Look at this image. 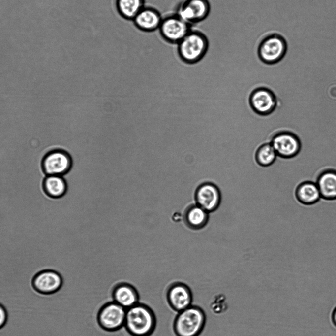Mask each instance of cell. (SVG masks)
Listing matches in <instances>:
<instances>
[{
    "mask_svg": "<svg viewBox=\"0 0 336 336\" xmlns=\"http://www.w3.org/2000/svg\"><path fill=\"white\" fill-rule=\"evenodd\" d=\"M287 50L285 37L277 33H270L260 40L257 49L259 60L264 64L273 65L277 64L284 57Z\"/></svg>",
    "mask_w": 336,
    "mask_h": 336,
    "instance_id": "4",
    "label": "cell"
},
{
    "mask_svg": "<svg viewBox=\"0 0 336 336\" xmlns=\"http://www.w3.org/2000/svg\"><path fill=\"white\" fill-rule=\"evenodd\" d=\"M278 156L270 142L263 143L256 149L254 159L256 163L261 167L267 168L272 166Z\"/></svg>",
    "mask_w": 336,
    "mask_h": 336,
    "instance_id": "20",
    "label": "cell"
},
{
    "mask_svg": "<svg viewBox=\"0 0 336 336\" xmlns=\"http://www.w3.org/2000/svg\"><path fill=\"white\" fill-rule=\"evenodd\" d=\"M61 275L58 272L46 269L36 273L32 280V286L38 293L50 295L58 291L62 285Z\"/></svg>",
    "mask_w": 336,
    "mask_h": 336,
    "instance_id": "12",
    "label": "cell"
},
{
    "mask_svg": "<svg viewBox=\"0 0 336 336\" xmlns=\"http://www.w3.org/2000/svg\"><path fill=\"white\" fill-rule=\"evenodd\" d=\"M206 317L199 306L191 305L177 313L173 323L176 336H199L203 331Z\"/></svg>",
    "mask_w": 336,
    "mask_h": 336,
    "instance_id": "3",
    "label": "cell"
},
{
    "mask_svg": "<svg viewBox=\"0 0 336 336\" xmlns=\"http://www.w3.org/2000/svg\"><path fill=\"white\" fill-rule=\"evenodd\" d=\"M210 309L214 314L221 315L224 313L228 308L225 296L223 294L215 295L210 303Z\"/></svg>",
    "mask_w": 336,
    "mask_h": 336,
    "instance_id": "22",
    "label": "cell"
},
{
    "mask_svg": "<svg viewBox=\"0 0 336 336\" xmlns=\"http://www.w3.org/2000/svg\"><path fill=\"white\" fill-rule=\"evenodd\" d=\"M126 309L116 302H108L99 310L97 320L103 330L114 332L124 326Z\"/></svg>",
    "mask_w": 336,
    "mask_h": 336,
    "instance_id": "7",
    "label": "cell"
},
{
    "mask_svg": "<svg viewBox=\"0 0 336 336\" xmlns=\"http://www.w3.org/2000/svg\"><path fill=\"white\" fill-rule=\"evenodd\" d=\"M321 198L326 201L336 200V170L327 168L322 170L315 181Z\"/></svg>",
    "mask_w": 336,
    "mask_h": 336,
    "instance_id": "16",
    "label": "cell"
},
{
    "mask_svg": "<svg viewBox=\"0 0 336 336\" xmlns=\"http://www.w3.org/2000/svg\"><path fill=\"white\" fill-rule=\"evenodd\" d=\"M67 182L62 176L47 175L43 179L42 187L48 197L57 199L62 198L67 191Z\"/></svg>",
    "mask_w": 336,
    "mask_h": 336,
    "instance_id": "18",
    "label": "cell"
},
{
    "mask_svg": "<svg viewBox=\"0 0 336 336\" xmlns=\"http://www.w3.org/2000/svg\"><path fill=\"white\" fill-rule=\"evenodd\" d=\"M163 16L156 8L145 5L138 13L132 21L139 30L150 33L158 29Z\"/></svg>",
    "mask_w": 336,
    "mask_h": 336,
    "instance_id": "14",
    "label": "cell"
},
{
    "mask_svg": "<svg viewBox=\"0 0 336 336\" xmlns=\"http://www.w3.org/2000/svg\"><path fill=\"white\" fill-rule=\"evenodd\" d=\"M166 299L169 307L178 313L192 305L193 295L187 285L183 282H176L168 288Z\"/></svg>",
    "mask_w": 336,
    "mask_h": 336,
    "instance_id": "11",
    "label": "cell"
},
{
    "mask_svg": "<svg viewBox=\"0 0 336 336\" xmlns=\"http://www.w3.org/2000/svg\"><path fill=\"white\" fill-rule=\"evenodd\" d=\"M208 39L202 31L192 29L177 44V53L184 63L192 65L200 62L206 54Z\"/></svg>",
    "mask_w": 336,
    "mask_h": 336,
    "instance_id": "2",
    "label": "cell"
},
{
    "mask_svg": "<svg viewBox=\"0 0 336 336\" xmlns=\"http://www.w3.org/2000/svg\"><path fill=\"white\" fill-rule=\"evenodd\" d=\"M208 213L198 205L191 206L186 212L185 221L191 228L201 229L204 227L208 222Z\"/></svg>",
    "mask_w": 336,
    "mask_h": 336,
    "instance_id": "21",
    "label": "cell"
},
{
    "mask_svg": "<svg viewBox=\"0 0 336 336\" xmlns=\"http://www.w3.org/2000/svg\"><path fill=\"white\" fill-rule=\"evenodd\" d=\"M0 327L2 328L5 325L8 318L7 312L5 307L2 304L0 306Z\"/></svg>",
    "mask_w": 336,
    "mask_h": 336,
    "instance_id": "23",
    "label": "cell"
},
{
    "mask_svg": "<svg viewBox=\"0 0 336 336\" xmlns=\"http://www.w3.org/2000/svg\"><path fill=\"white\" fill-rule=\"evenodd\" d=\"M270 142L277 156L282 159L296 157L302 149V141L294 132L288 130H280L275 132Z\"/></svg>",
    "mask_w": 336,
    "mask_h": 336,
    "instance_id": "6",
    "label": "cell"
},
{
    "mask_svg": "<svg viewBox=\"0 0 336 336\" xmlns=\"http://www.w3.org/2000/svg\"><path fill=\"white\" fill-rule=\"evenodd\" d=\"M41 168L46 176L59 175L63 176L71 169L72 161L70 155L61 149L53 150L43 157L41 161Z\"/></svg>",
    "mask_w": 336,
    "mask_h": 336,
    "instance_id": "9",
    "label": "cell"
},
{
    "mask_svg": "<svg viewBox=\"0 0 336 336\" xmlns=\"http://www.w3.org/2000/svg\"><path fill=\"white\" fill-rule=\"evenodd\" d=\"M210 11L209 0H181L177 6L176 12L192 26L206 19Z\"/></svg>",
    "mask_w": 336,
    "mask_h": 336,
    "instance_id": "10",
    "label": "cell"
},
{
    "mask_svg": "<svg viewBox=\"0 0 336 336\" xmlns=\"http://www.w3.org/2000/svg\"><path fill=\"white\" fill-rule=\"evenodd\" d=\"M295 196L299 202L305 205H313L322 199L316 182L311 181L300 183L296 188Z\"/></svg>",
    "mask_w": 336,
    "mask_h": 336,
    "instance_id": "17",
    "label": "cell"
},
{
    "mask_svg": "<svg viewBox=\"0 0 336 336\" xmlns=\"http://www.w3.org/2000/svg\"><path fill=\"white\" fill-rule=\"evenodd\" d=\"M248 103L251 109L260 116H268L273 113L277 105V98L275 93L266 86L254 88L249 94Z\"/></svg>",
    "mask_w": 336,
    "mask_h": 336,
    "instance_id": "8",
    "label": "cell"
},
{
    "mask_svg": "<svg viewBox=\"0 0 336 336\" xmlns=\"http://www.w3.org/2000/svg\"><path fill=\"white\" fill-rule=\"evenodd\" d=\"M195 197L198 205L208 212L215 211L221 201L219 188L212 182H205L199 186L196 190Z\"/></svg>",
    "mask_w": 336,
    "mask_h": 336,
    "instance_id": "13",
    "label": "cell"
},
{
    "mask_svg": "<svg viewBox=\"0 0 336 336\" xmlns=\"http://www.w3.org/2000/svg\"><path fill=\"white\" fill-rule=\"evenodd\" d=\"M191 27L175 12L163 16L158 30L164 41L177 45L191 30Z\"/></svg>",
    "mask_w": 336,
    "mask_h": 336,
    "instance_id": "5",
    "label": "cell"
},
{
    "mask_svg": "<svg viewBox=\"0 0 336 336\" xmlns=\"http://www.w3.org/2000/svg\"><path fill=\"white\" fill-rule=\"evenodd\" d=\"M332 320L334 325L336 327V307L335 308L332 312Z\"/></svg>",
    "mask_w": 336,
    "mask_h": 336,
    "instance_id": "24",
    "label": "cell"
},
{
    "mask_svg": "<svg viewBox=\"0 0 336 336\" xmlns=\"http://www.w3.org/2000/svg\"><path fill=\"white\" fill-rule=\"evenodd\" d=\"M145 5V0H114L115 9L120 17L132 21Z\"/></svg>",
    "mask_w": 336,
    "mask_h": 336,
    "instance_id": "19",
    "label": "cell"
},
{
    "mask_svg": "<svg viewBox=\"0 0 336 336\" xmlns=\"http://www.w3.org/2000/svg\"><path fill=\"white\" fill-rule=\"evenodd\" d=\"M156 326V316L149 305L138 302L126 309L124 327L131 336H150Z\"/></svg>",
    "mask_w": 336,
    "mask_h": 336,
    "instance_id": "1",
    "label": "cell"
},
{
    "mask_svg": "<svg viewBox=\"0 0 336 336\" xmlns=\"http://www.w3.org/2000/svg\"><path fill=\"white\" fill-rule=\"evenodd\" d=\"M114 302L127 309L139 302V295L136 288L127 282L116 284L112 292Z\"/></svg>",
    "mask_w": 336,
    "mask_h": 336,
    "instance_id": "15",
    "label": "cell"
}]
</instances>
